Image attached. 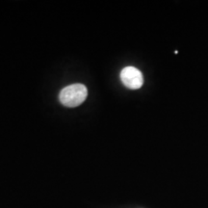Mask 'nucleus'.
<instances>
[{
    "label": "nucleus",
    "mask_w": 208,
    "mask_h": 208,
    "mask_svg": "<svg viewBox=\"0 0 208 208\" xmlns=\"http://www.w3.org/2000/svg\"><path fill=\"white\" fill-rule=\"evenodd\" d=\"M87 96V88L83 84H73L61 91L59 98L61 103L67 107H76L84 102Z\"/></svg>",
    "instance_id": "obj_1"
},
{
    "label": "nucleus",
    "mask_w": 208,
    "mask_h": 208,
    "mask_svg": "<svg viewBox=\"0 0 208 208\" xmlns=\"http://www.w3.org/2000/svg\"><path fill=\"white\" fill-rule=\"evenodd\" d=\"M121 79L125 87L136 90L142 87L144 83L142 72L134 67H126L121 72Z\"/></svg>",
    "instance_id": "obj_2"
}]
</instances>
